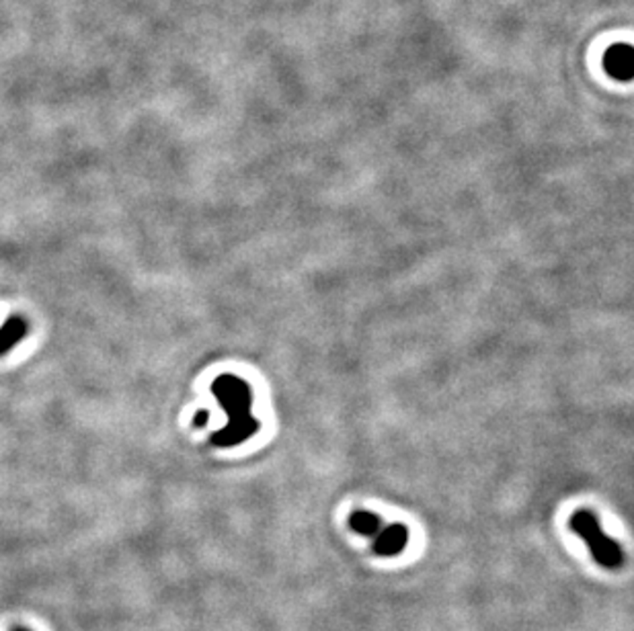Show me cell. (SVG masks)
<instances>
[{"label":"cell","instance_id":"obj_2","mask_svg":"<svg viewBox=\"0 0 634 631\" xmlns=\"http://www.w3.org/2000/svg\"><path fill=\"white\" fill-rule=\"evenodd\" d=\"M571 531L577 533L591 551L596 562L599 566L608 568V570H616L624 564V553L622 548L610 539L599 527L597 517L591 513V510H577V513L571 517Z\"/></svg>","mask_w":634,"mask_h":631},{"label":"cell","instance_id":"obj_5","mask_svg":"<svg viewBox=\"0 0 634 631\" xmlns=\"http://www.w3.org/2000/svg\"><path fill=\"white\" fill-rule=\"evenodd\" d=\"M27 332H30V322L19 314L11 316L3 324V328H0V357L11 353L17 342L25 339Z\"/></svg>","mask_w":634,"mask_h":631},{"label":"cell","instance_id":"obj_3","mask_svg":"<svg viewBox=\"0 0 634 631\" xmlns=\"http://www.w3.org/2000/svg\"><path fill=\"white\" fill-rule=\"evenodd\" d=\"M604 68L612 79L632 80L634 76V50L629 44L612 46L604 55Z\"/></svg>","mask_w":634,"mask_h":631},{"label":"cell","instance_id":"obj_7","mask_svg":"<svg viewBox=\"0 0 634 631\" xmlns=\"http://www.w3.org/2000/svg\"><path fill=\"white\" fill-rule=\"evenodd\" d=\"M13 631H30V629H25V627H15Z\"/></svg>","mask_w":634,"mask_h":631},{"label":"cell","instance_id":"obj_6","mask_svg":"<svg viewBox=\"0 0 634 631\" xmlns=\"http://www.w3.org/2000/svg\"><path fill=\"white\" fill-rule=\"evenodd\" d=\"M350 527L351 531L358 533V535L364 537H376V533L382 529V521L378 515L368 513V510H355L350 517Z\"/></svg>","mask_w":634,"mask_h":631},{"label":"cell","instance_id":"obj_4","mask_svg":"<svg viewBox=\"0 0 634 631\" xmlns=\"http://www.w3.org/2000/svg\"><path fill=\"white\" fill-rule=\"evenodd\" d=\"M407 543H409V529L405 525L394 523L390 525V527H382L378 533H376L372 548L378 556L393 558V556H399L401 551H405Z\"/></svg>","mask_w":634,"mask_h":631},{"label":"cell","instance_id":"obj_1","mask_svg":"<svg viewBox=\"0 0 634 631\" xmlns=\"http://www.w3.org/2000/svg\"><path fill=\"white\" fill-rule=\"evenodd\" d=\"M212 394L228 416V425L210 437L214 447L228 449L241 445L259 433L261 423L250 415L253 394H250V388L245 380L230 374L216 377V382L212 383Z\"/></svg>","mask_w":634,"mask_h":631}]
</instances>
